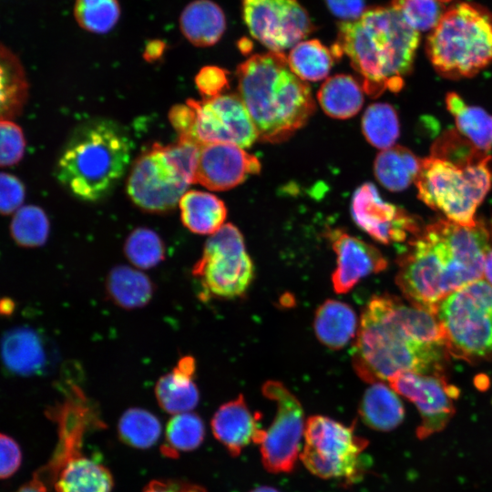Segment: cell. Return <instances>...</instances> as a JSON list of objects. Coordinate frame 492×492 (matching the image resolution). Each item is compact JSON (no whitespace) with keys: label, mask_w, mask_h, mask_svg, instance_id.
I'll return each mask as SVG.
<instances>
[{"label":"cell","mask_w":492,"mask_h":492,"mask_svg":"<svg viewBox=\"0 0 492 492\" xmlns=\"http://www.w3.org/2000/svg\"><path fill=\"white\" fill-rule=\"evenodd\" d=\"M491 156L456 131L443 134L421 159L418 198L446 220L474 225L476 211L492 187Z\"/></svg>","instance_id":"277c9868"},{"label":"cell","mask_w":492,"mask_h":492,"mask_svg":"<svg viewBox=\"0 0 492 492\" xmlns=\"http://www.w3.org/2000/svg\"><path fill=\"white\" fill-rule=\"evenodd\" d=\"M201 145L193 138L179 137L177 142L163 146L168 159L190 184L195 183Z\"/></svg>","instance_id":"ab89813d"},{"label":"cell","mask_w":492,"mask_h":492,"mask_svg":"<svg viewBox=\"0 0 492 492\" xmlns=\"http://www.w3.org/2000/svg\"><path fill=\"white\" fill-rule=\"evenodd\" d=\"M426 53L440 76L474 77L492 64V15L473 4L451 7L428 36Z\"/></svg>","instance_id":"52a82bcc"},{"label":"cell","mask_w":492,"mask_h":492,"mask_svg":"<svg viewBox=\"0 0 492 492\" xmlns=\"http://www.w3.org/2000/svg\"><path fill=\"white\" fill-rule=\"evenodd\" d=\"M237 77L239 97L261 141L286 140L313 113L310 87L291 70L281 52L251 56L238 67Z\"/></svg>","instance_id":"5b68a950"},{"label":"cell","mask_w":492,"mask_h":492,"mask_svg":"<svg viewBox=\"0 0 492 492\" xmlns=\"http://www.w3.org/2000/svg\"><path fill=\"white\" fill-rule=\"evenodd\" d=\"M483 278L492 286V249L488 251L485 259Z\"/></svg>","instance_id":"f907efd6"},{"label":"cell","mask_w":492,"mask_h":492,"mask_svg":"<svg viewBox=\"0 0 492 492\" xmlns=\"http://www.w3.org/2000/svg\"><path fill=\"white\" fill-rule=\"evenodd\" d=\"M355 425H345L324 415L306 420L300 458L314 476L340 479L346 484L359 480L364 467L362 456L368 440L355 434Z\"/></svg>","instance_id":"9c48e42d"},{"label":"cell","mask_w":492,"mask_h":492,"mask_svg":"<svg viewBox=\"0 0 492 492\" xmlns=\"http://www.w3.org/2000/svg\"><path fill=\"white\" fill-rule=\"evenodd\" d=\"M204 436L205 425L199 415L191 412L174 415L167 424L161 451L166 456L176 457L198 448Z\"/></svg>","instance_id":"d6a6232c"},{"label":"cell","mask_w":492,"mask_h":492,"mask_svg":"<svg viewBox=\"0 0 492 492\" xmlns=\"http://www.w3.org/2000/svg\"><path fill=\"white\" fill-rule=\"evenodd\" d=\"M195 83L204 98L213 97L228 87V72L219 67L207 66L196 75Z\"/></svg>","instance_id":"7bdbcfd3"},{"label":"cell","mask_w":492,"mask_h":492,"mask_svg":"<svg viewBox=\"0 0 492 492\" xmlns=\"http://www.w3.org/2000/svg\"><path fill=\"white\" fill-rule=\"evenodd\" d=\"M359 415L368 427L389 432L403 423L405 410L398 394L383 382H375L364 392Z\"/></svg>","instance_id":"603a6c76"},{"label":"cell","mask_w":492,"mask_h":492,"mask_svg":"<svg viewBox=\"0 0 492 492\" xmlns=\"http://www.w3.org/2000/svg\"><path fill=\"white\" fill-rule=\"evenodd\" d=\"M29 84L15 54L0 44V120H13L28 99Z\"/></svg>","instance_id":"484cf974"},{"label":"cell","mask_w":492,"mask_h":492,"mask_svg":"<svg viewBox=\"0 0 492 492\" xmlns=\"http://www.w3.org/2000/svg\"><path fill=\"white\" fill-rule=\"evenodd\" d=\"M143 492H207L199 485L180 480H153Z\"/></svg>","instance_id":"7dc6e473"},{"label":"cell","mask_w":492,"mask_h":492,"mask_svg":"<svg viewBox=\"0 0 492 492\" xmlns=\"http://www.w3.org/2000/svg\"><path fill=\"white\" fill-rule=\"evenodd\" d=\"M313 327L318 340L331 349L344 347L358 331L357 318L353 308L333 299L319 306Z\"/></svg>","instance_id":"4316f807"},{"label":"cell","mask_w":492,"mask_h":492,"mask_svg":"<svg viewBox=\"0 0 492 492\" xmlns=\"http://www.w3.org/2000/svg\"><path fill=\"white\" fill-rule=\"evenodd\" d=\"M179 203L181 221L191 232L211 235L223 226L227 209L217 196L200 190H190L183 194Z\"/></svg>","instance_id":"83f0119b"},{"label":"cell","mask_w":492,"mask_h":492,"mask_svg":"<svg viewBox=\"0 0 492 492\" xmlns=\"http://www.w3.org/2000/svg\"><path fill=\"white\" fill-rule=\"evenodd\" d=\"M391 388L412 402L421 422L415 435L419 440L443 431L456 414L454 399L459 390L447 383L443 374L405 372L388 380Z\"/></svg>","instance_id":"9a60e30c"},{"label":"cell","mask_w":492,"mask_h":492,"mask_svg":"<svg viewBox=\"0 0 492 492\" xmlns=\"http://www.w3.org/2000/svg\"><path fill=\"white\" fill-rule=\"evenodd\" d=\"M48 466L56 492H111L113 479L108 469L79 449L56 454Z\"/></svg>","instance_id":"44dd1931"},{"label":"cell","mask_w":492,"mask_h":492,"mask_svg":"<svg viewBox=\"0 0 492 492\" xmlns=\"http://www.w3.org/2000/svg\"><path fill=\"white\" fill-rule=\"evenodd\" d=\"M419 32L412 28L393 6L369 9L354 21L339 26L332 52L343 53L362 77L364 90L379 96L400 91L413 66Z\"/></svg>","instance_id":"3957f363"},{"label":"cell","mask_w":492,"mask_h":492,"mask_svg":"<svg viewBox=\"0 0 492 492\" xmlns=\"http://www.w3.org/2000/svg\"><path fill=\"white\" fill-rule=\"evenodd\" d=\"M251 36L272 52L297 45L314 26L297 0H241Z\"/></svg>","instance_id":"4fadbf2b"},{"label":"cell","mask_w":492,"mask_h":492,"mask_svg":"<svg viewBox=\"0 0 492 492\" xmlns=\"http://www.w3.org/2000/svg\"><path fill=\"white\" fill-rule=\"evenodd\" d=\"M261 169L259 159L230 143H207L200 148L195 183L211 190H227Z\"/></svg>","instance_id":"e0dca14e"},{"label":"cell","mask_w":492,"mask_h":492,"mask_svg":"<svg viewBox=\"0 0 492 492\" xmlns=\"http://www.w3.org/2000/svg\"><path fill=\"white\" fill-rule=\"evenodd\" d=\"M184 36L196 46H210L222 36L226 21L221 8L210 0H195L179 17Z\"/></svg>","instance_id":"cb8c5ba5"},{"label":"cell","mask_w":492,"mask_h":492,"mask_svg":"<svg viewBox=\"0 0 492 492\" xmlns=\"http://www.w3.org/2000/svg\"><path fill=\"white\" fill-rule=\"evenodd\" d=\"M118 432L120 440L135 448L151 447L159 438L161 424L151 412L139 407L128 408L119 418Z\"/></svg>","instance_id":"836d02e7"},{"label":"cell","mask_w":492,"mask_h":492,"mask_svg":"<svg viewBox=\"0 0 492 492\" xmlns=\"http://www.w3.org/2000/svg\"><path fill=\"white\" fill-rule=\"evenodd\" d=\"M450 354L467 360L492 356V286L484 279L446 297L435 313Z\"/></svg>","instance_id":"ba28073f"},{"label":"cell","mask_w":492,"mask_h":492,"mask_svg":"<svg viewBox=\"0 0 492 492\" xmlns=\"http://www.w3.org/2000/svg\"><path fill=\"white\" fill-rule=\"evenodd\" d=\"M124 253L137 269L146 270L159 265L165 259V245L153 230L140 227L132 231L124 243Z\"/></svg>","instance_id":"8d00e7d4"},{"label":"cell","mask_w":492,"mask_h":492,"mask_svg":"<svg viewBox=\"0 0 492 492\" xmlns=\"http://www.w3.org/2000/svg\"><path fill=\"white\" fill-rule=\"evenodd\" d=\"M449 350L436 315L392 295L365 306L353 352L357 374L370 384L405 373L443 374Z\"/></svg>","instance_id":"6da1fadb"},{"label":"cell","mask_w":492,"mask_h":492,"mask_svg":"<svg viewBox=\"0 0 492 492\" xmlns=\"http://www.w3.org/2000/svg\"><path fill=\"white\" fill-rule=\"evenodd\" d=\"M26 141L19 125L0 120V168L15 166L25 155Z\"/></svg>","instance_id":"60d3db41"},{"label":"cell","mask_w":492,"mask_h":492,"mask_svg":"<svg viewBox=\"0 0 492 492\" xmlns=\"http://www.w3.org/2000/svg\"><path fill=\"white\" fill-rule=\"evenodd\" d=\"M26 198V187L16 176L0 172V215L14 214Z\"/></svg>","instance_id":"b9f144b4"},{"label":"cell","mask_w":492,"mask_h":492,"mask_svg":"<svg viewBox=\"0 0 492 492\" xmlns=\"http://www.w3.org/2000/svg\"><path fill=\"white\" fill-rule=\"evenodd\" d=\"M186 104L194 111L192 137L200 144L230 143L243 149L258 139L251 116L237 95L188 99Z\"/></svg>","instance_id":"5bb4252c"},{"label":"cell","mask_w":492,"mask_h":492,"mask_svg":"<svg viewBox=\"0 0 492 492\" xmlns=\"http://www.w3.org/2000/svg\"><path fill=\"white\" fill-rule=\"evenodd\" d=\"M74 14L82 28L103 34L117 24L120 8L118 0H76Z\"/></svg>","instance_id":"74e56055"},{"label":"cell","mask_w":492,"mask_h":492,"mask_svg":"<svg viewBox=\"0 0 492 492\" xmlns=\"http://www.w3.org/2000/svg\"><path fill=\"white\" fill-rule=\"evenodd\" d=\"M317 97L323 111L339 119L356 115L364 104L361 86L352 76L344 74L327 78L320 87Z\"/></svg>","instance_id":"f546056e"},{"label":"cell","mask_w":492,"mask_h":492,"mask_svg":"<svg viewBox=\"0 0 492 492\" xmlns=\"http://www.w3.org/2000/svg\"><path fill=\"white\" fill-rule=\"evenodd\" d=\"M392 6L418 32L434 28L444 14L438 0H392Z\"/></svg>","instance_id":"f35d334b"},{"label":"cell","mask_w":492,"mask_h":492,"mask_svg":"<svg viewBox=\"0 0 492 492\" xmlns=\"http://www.w3.org/2000/svg\"><path fill=\"white\" fill-rule=\"evenodd\" d=\"M421 159L402 146H393L378 153L374 161L377 180L391 191L406 189L419 172Z\"/></svg>","instance_id":"4dcf8cb0"},{"label":"cell","mask_w":492,"mask_h":492,"mask_svg":"<svg viewBox=\"0 0 492 492\" xmlns=\"http://www.w3.org/2000/svg\"><path fill=\"white\" fill-rule=\"evenodd\" d=\"M362 131L374 147L380 149L393 147L400 134L395 109L386 103L372 104L363 116Z\"/></svg>","instance_id":"e575fe53"},{"label":"cell","mask_w":492,"mask_h":492,"mask_svg":"<svg viewBox=\"0 0 492 492\" xmlns=\"http://www.w3.org/2000/svg\"><path fill=\"white\" fill-rule=\"evenodd\" d=\"M165 44L160 40L149 41L145 48L143 56L147 61L158 60L164 53Z\"/></svg>","instance_id":"c3c4849f"},{"label":"cell","mask_w":492,"mask_h":492,"mask_svg":"<svg viewBox=\"0 0 492 492\" xmlns=\"http://www.w3.org/2000/svg\"><path fill=\"white\" fill-rule=\"evenodd\" d=\"M154 284L139 269L127 265L113 267L106 279V293L117 306L134 310L148 304L154 294Z\"/></svg>","instance_id":"d4e9b609"},{"label":"cell","mask_w":492,"mask_h":492,"mask_svg":"<svg viewBox=\"0 0 492 492\" xmlns=\"http://www.w3.org/2000/svg\"><path fill=\"white\" fill-rule=\"evenodd\" d=\"M398 260L396 284L411 305L435 314L452 292L483 278L492 249L484 220L462 225L440 220L420 231Z\"/></svg>","instance_id":"7a4b0ae2"},{"label":"cell","mask_w":492,"mask_h":492,"mask_svg":"<svg viewBox=\"0 0 492 492\" xmlns=\"http://www.w3.org/2000/svg\"><path fill=\"white\" fill-rule=\"evenodd\" d=\"M354 222L378 242L404 241L421 230L415 219L401 208L384 200L371 182L361 185L351 204Z\"/></svg>","instance_id":"2e32d148"},{"label":"cell","mask_w":492,"mask_h":492,"mask_svg":"<svg viewBox=\"0 0 492 492\" xmlns=\"http://www.w3.org/2000/svg\"><path fill=\"white\" fill-rule=\"evenodd\" d=\"M336 254V268L332 283L336 293L351 291L364 277L379 273L387 267V261L374 246L358 239L341 229L327 231Z\"/></svg>","instance_id":"ac0fdd59"},{"label":"cell","mask_w":492,"mask_h":492,"mask_svg":"<svg viewBox=\"0 0 492 492\" xmlns=\"http://www.w3.org/2000/svg\"><path fill=\"white\" fill-rule=\"evenodd\" d=\"M261 392L277 406L274 419L259 444L262 465L271 473H289L301 454L306 423L302 406L281 382L267 381Z\"/></svg>","instance_id":"8fae6325"},{"label":"cell","mask_w":492,"mask_h":492,"mask_svg":"<svg viewBox=\"0 0 492 492\" xmlns=\"http://www.w3.org/2000/svg\"><path fill=\"white\" fill-rule=\"evenodd\" d=\"M50 231L48 218L44 210L36 205L22 206L14 213L10 234L15 242L25 248L42 246Z\"/></svg>","instance_id":"d590c367"},{"label":"cell","mask_w":492,"mask_h":492,"mask_svg":"<svg viewBox=\"0 0 492 492\" xmlns=\"http://www.w3.org/2000/svg\"><path fill=\"white\" fill-rule=\"evenodd\" d=\"M196 361L190 355L182 356L168 374L158 380L156 399L167 413L178 415L190 412L200 401V392L194 381Z\"/></svg>","instance_id":"7402d4cb"},{"label":"cell","mask_w":492,"mask_h":492,"mask_svg":"<svg viewBox=\"0 0 492 492\" xmlns=\"http://www.w3.org/2000/svg\"><path fill=\"white\" fill-rule=\"evenodd\" d=\"M332 13L337 17L354 21L364 14V0H326Z\"/></svg>","instance_id":"bcb514c9"},{"label":"cell","mask_w":492,"mask_h":492,"mask_svg":"<svg viewBox=\"0 0 492 492\" xmlns=\"http://www.w3.org/2000/svg\"><path fill=\"white\" fill-rule=\"evenodd\" d=\"M14 309V303L11 300L1 299L0 300V313L9 314Z\"/></svg>","instance_id":"816d5d0a"},{"label":"cell","mask_w":492,"mask_h":492,"mask_svg":"<svg viewBox=\"0 0 492 492\" xmlns=\"http://www.w3.org/2000/svg\"><path fill=\"white\" fill-rule=\"evenodd\" d=\"M190 183L154 143L136 159L127 181V193L139 209L166 213L176 208Z\"/></svg>","instance_id":"7c38bea8"},{"label":"cell","mask_w":492,"mask_h":492,"mask_svg":"<svg viewBox=\"0 0 492 492\" xmlns=\"http://www.w3.org/2000/svg\"><path fill=\"white\" fill-rule=\"evenodd\" d=\"M21 461L22 453L18 444L7 435L0 434V479L14 475Z\"/></svg>","instance_id":"ee69618b"},{"label":"cell","mask_w":492,"mask_h":492,"mask_svg":"<svg viewBox=\"0 0 492 492\" xmlns=\"http://www.w3.org/2000/svg\"><path fill=\"white\" fill-rule=\"evenodd\" d=\"M49 356L46 339L32 327H13L1 338V361L13 375H40L49 364Z\"/></svg>","instance_id":"ffe728a7"},{"label":"cell","mask_w":492,"mask_h":492,"mask_svg":"<svg viewBox=\"0 0 492 492\" xmlns=\"http://www.w3.org/2000/svg\"><path fill=\"white\" fill-rule=\"evenodd\" d=\"M169 118L179 137L193 138L194 111L188 104L173 106Z\"/></svg>","instance_id":"f6af8a7d"},{"label":"cell","mask_w":492,"mask_h":492,"mask_svg":"<svg viewBox=\"0 0 492 492\" xmlns=\"http://www.w3.org/2000/svg\"><path fill=\"white\" fill-rule=\"evenodd\" d=\"M191 273L201 288V299L242 296L253 281L254 266L240 230L227 223L211 234Z\"/></svg>","instance_id":"30bf717a"},{"label":"cell","mask_w":492,"mask_h":492,"mask_svg":"<svg viewBox=\"0 0 492 492\" xmlns=\"http://www.w3.org/2000/svg\"><path fill=\"white\" fill-rule=\"evenodd\" d=\"M15 492H47V487L42 478L35 477Z\"/></svg>","instance_id":"681fc988"},{"label":"cell","mask_w":492,"mask_h":492,"mask_svg":"<svg viewBox=\"0 0 492 492\" xmlns=\"http://www.w3.org/2000/svg\"><path fill=\"white\" fill-rule=\"evenodd\" d=\"M446 105L457 132L477 149L488 153L492 149V115L480 107L467 104L455 92L447 93Z\"/></svg>","instance_id":"f1b7e54d"},{"label":"cell","mask_w":492,"mask_h":492,"mask_svg":"<svg viewBox=\"0 0 492 492\" xmlns=\"http://www.w3.org/2000/svg\"><path fill=\"white\" fill-rule=\"evenodd\" d=\"M333 54L319 40L299 42L287 59L291 70L302 80L317 81L329 74Z\"/></svg>","instance_id":"1f68e13d"},{"label":"cell","mask_w":492,"mask_h":492,"mask_svg":"<svg viewBox=\"0 0 492 492\" xmlns=\"http://www.w3.org/2000/svg\"><path fill=\"white\" fill-rule=\"evenodd\" d=\"M131 151V139L118 124L105 118L88 120L65 144L55 176L77 199L99 201L123 177Z\"/></svg>","instance_id":"8992f818"},{"label":"cell","mask_w":492,"mask_h":492,"mask_svg":"<svg viewBox=\"0 0 492 492\" xmlns=\"http://www.w3.org/2000/svg\"><path fill=\"white\" fill-rule=\"evenodd\" d=\"M261 418V414L251 412L241 395L214 413L210 422L212 434L231 456H238L251 443L260 444L264 432Z\"/></svg>","instance_id":"d6986e66"},{"label":"cell","mask_w":492,"mask_h":492,"mask_svg":"<svg viewBox=\"0 0 492 492\" xmlns=\"http://www.w3.org/2000/svg\"><path fill=\"white\" fill-rule=\"evenodd\" d=\"M250 492H280V491L270 486H261L251 490Z\"/></svg>","instance_id":"f5cc1de1"},{"label":"cell","mask_w":492,"mask_h":492,"mask_svg":"<svg viewBox=\"0 0 492 492\" xmlns=\"http://www.w3.org/2000/svg\"><path fill=\"white\" fill-rule=\"evenodd\" d=\"M439 2H447V1H450V0H438Z\"/></svg>","instance_id":"db71d44e"}]
</instances>
